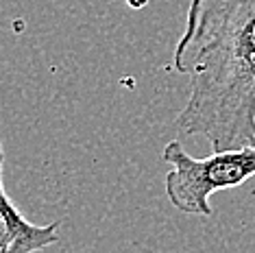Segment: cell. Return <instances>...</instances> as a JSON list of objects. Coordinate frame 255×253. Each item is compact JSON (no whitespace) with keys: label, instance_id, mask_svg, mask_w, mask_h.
<instances>
[{"label":"cell","instance_id":"obj_1","mask_svg":"<svg viewBox=\"0 0 255 253\" xmlns=\"http://www.w3.org/2000/svg\"><path fill=\"white\" fill-rule=\"evenodd\" d=\"M172 68L190 77L181 133L214 151L255 146V0H190Z\"/></svg>","mask_w":255,"mask_h":253},{"label":"cell","instance_id":"obj_5","mask_svg":"<svg viewBox=\"0 0 255 253\" xmlns=\"http://www.w3.org/2000/svg\"><path fill=\"white\" fill-rule=\"evenodd\" d=\"M127 4H129L131 9H144L148 4V0H127Z\"/></svg>","mask_w":255,"mask_h":253},{"label":"cell","instance_id":"obj_3","mask_svg":"<svg viewBox=\"0 0 255 253\" xmlns=\"http://www.w3.org/2000/svg\"><path fill=\"white\" fill-rule=\"evenodd\" d=\"M2 170H4V148L0 140V216L7 218V223L13 229V249L11 253H31L42 251L59 243V221L50 223V225H35V223L26 221L24 214L15 208V203L4 192L2 183Z\"/></svg>","mask_w":255,"mask_h":253},{"label":"cell","instance_id":"obj_4","mask_svg":"<svg viewBox=\"0 0 255 253\" xmlns=\"http://www.w3.org/2000/svg\"><path fill=\"white\" fill-rule=\"evenodd\" d=\"M13 229H11V225L7 223V218L0 216V253H11V249H13Z\"/></svg>","mask_w":255,"mask_h":253},{"label":"cell","instance_id":"obj_2","mask_svg":"<svg viewBox=\"0 0 255 253\" xmlns=\"http://www.w3.org/2000/svg\"><path fill=\"white\" fill-rule=\"evenodd\" d=\"M161 159L170 166L166 172V197L183 214L214 216L210 197L218 190L238 188L255 177V146L214 151L210 157L196 159L185 153L181 142H168Z\"/></svg>","mask_w":255,"mask_h":253}]
</instances>
